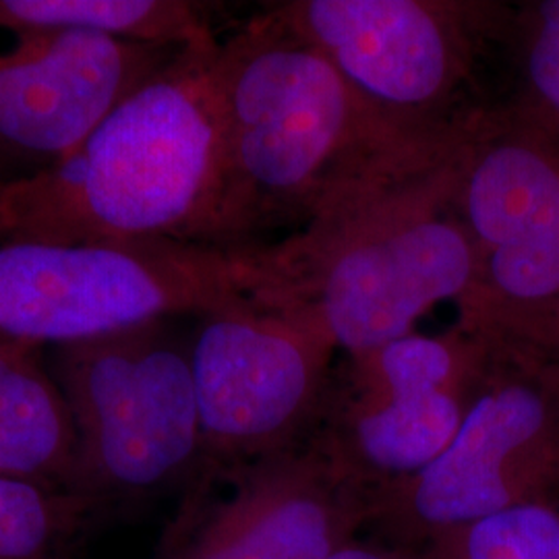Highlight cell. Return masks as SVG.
Listing matches in <instances>:
<instances>
[{
	"label": "cell",
	"mask_w": 559,
	"mask_h": 559,
	"mask_svg": "<svg viewBox=\"0 0 559 559\" xmlns=\"http://www.w3.org/2000/svg\"><path fill=\"white\" fill-rule=\"evenodd\" d=\"M218 44L182 48L59 164L2 185L0 245H216L224 173Z\"/></svg>",
	"instance_id": "cell-2"
},
{
	"label": "cell",
	"mask_w": 559,
	"mask_h": 559,
	"mask_svg": "<svg viewBox=\"0 0 559 559\" xmlns=\"http://www.w3.org/2000/svg\"><path fill=\"white\" fill-rule=\"evenodd\" d=\"M98 506L64 487L0 477V559H71Z\"/></svg>",
	"instance_id": "cell-15"
},
{
	"label": "cell",
	"mask_w": 559,
	"mask_h": 559,
	"mask_svg": "<svg viewBox=\"0 0 559 559\" xmlns=\"http://www.w3.org/2000/svg\"><path fill=\"white\" fill-rule=\"evenodd\" d=\"M158 559H328L373 522V491L311 440L265 459L212 466Z\"/></svg>",
	"instance_id": "cell-10"
},
{
	"label": "cell",
	"mask_w": 559,
	"mask_h": 559,
	"mask_svg": "<svg viewBox=\"0 0 559 559\" xmlns=\"http://www.w3.org/2000/svg\"><path fill=\"white\" fill-rule=\"evenodd\" d=\"M78 438L46 350L0 336V477L73 491Z\"/></svg>",
	"instance_id": "cell-13"
},
{
	"label": "cell",
	"mask_w": 559,
	"mask_h": 559,
	"mask_svg": "<svg viewBox=\"0 0 559 559\" xmlns=\"http://www.w3.org/2000/svg\"><path fill=\"white\" fill-rule=\"evenodd\" d=\"M48 350L78 438L73 491L102 503L201 473L189 348L164 323Z\"/></svg>",
	"instance_id": "cell-6"
},
{
	"label": "cell",
	"mask_w": 559,
	"mask_h": 559,
	"mask_svg": "<svg viewBox=\"0 0 559 559\" xmlns=\"http://www.w3.org/2000/svg\"><path fill=\"white\" fill-rule=\"evenodd\" d=\"M487 332L520 340L559 362V302L537 313L503 321L496 328H487Z\"/></svg>",
	"instance_id": "cell-18"
},
{
	"label": "cell",
	"mask_w": 559,
	"mask_h": 559,
	"mask_svg": "<svg viewBox=\"0 0 559 559\" xmlns=\"http://www.w3.org/2000/svg\"><path fill=\"white\" fill-rule=\"evenodd\" d=\"M336 355L321 332L251 297L200 318L189 360L203 468L265 459L309 440Z\"/></svg>",
	"instance_id": "cell-9"
},
{
	"label": "cell",
	"mask_w": 559,
	"mask_h": 559,
	"mask_svg": "<svg viewBox=\"0 0 559 559\" xmlns=\"http://www.w3.org/2000/svg\"><path fill=\"white\" fill-rule=\"evenodd\" d=\"M216 80L224 173L214 242L222 247L297 230L385 154L436 131L385 119L272 11L218 44Z\"/></svg>",
	"instance_id": "cell-3"
},
{
	"label": "cell",
	"mask_w": 559,
	"mask_h": 559,
	"mask_svg": "<svg viewBox=\"0 0 559 559\" xmlns=\"http://www.w3.org/2000/svg\"><path fill=\"white\" fill-rule=\"evenodd\" d=\"M0 32H87L175 48L216 40L205 9L185 0H0Z\"/></svg>",
	"instance_id": "cell-14"
},
{
	"label": "cell",
	"mask_w": 559,
	"mask_h": 559,
	"mask_svg": "<svg viewBox=\"0 0 559 559\" xmlns=\"http://www.w3.org/2000/svg\"><path fill=\"white\" fill-rule=\"evenodd\" d=\"M419 559H559V500L493 514L427 543Z\"/></svg>",
	"instance_id": "cell-16"
},
{
	"label": "cell",
	"mask_w": 559,
	"mask_h": 559,
	"mask_svg": "<svg viewBox=\"0 0 559 559\" xmlns=\"http://www.w3.org/2000/svg\"><path fill=\"white\" fill-rule=\"evenodd\" d=\"M487 334V365L454 440L419 475L373 489V522L400 537L429 543L512 508L559 500V362Z\"/></svg>",
	"instance_id": "cell-5"
},
{
	"label": "cell",
	"mask_w": 559,
	"mask_h": 559,
	"mask_svg": "<svg viewBox=\"0 0 559 559\" xmlns=\"http://www.w3.org/2000/svg\"><path fill=\"white\" fill-rule=\"evenodd\" d=\"M479 110L385 154L276 242L253 245L251 299L311 325L342 357L404 338L466 297L479 249L459 212Z\"/></svg>",
	"instance_id": "cell-1"
},
{
	"label": "cell",
	"mask_w": 559,
	"mask_h": 559,
	"mask_svg": "<svg viewBox=\"0 0 559 559\" xmlns=\"http://www.w3.org/2000/svg\"><path fill=\"white\" fill-rule=\"evenodd\" d=\"M489 344L485 330L459 321L344 357L309 440L371 491L419 475L459 433Z\"/></svg>",
	"instance_id": "cell-8"
},
{
	"label": "cell",
	"mask_w": 559,
	"mask_h": 559,
	"mask_svg": "<svg viewBox=\"0 0 559 559\" xmlns=\"http://www.w3.org/2000/svg\"><path fill=\"white\" fill-rule=\"evenodd\" d=\"M328 559H408L402 558L400 554H388L383 549H376V547H367V545H360V543H350L346 547H342L340 551H336L332 558Z\"/></svg>",
	"instance_id": "cell-19"
},
{
	"label": "cell",
	"mask_w": 559,
	"mask_h": 559,
	"mask_svg": "<svg viewBox=\"0 0 559 559\" xmlns=\"http://www.w3.org/2000/svg\"><path fill=\"white\" fill-rule=\"evenodd\" d=\"M362 100L408 129L468 119V85L487 41L510 32L496 2L290 0L270 9Z\"/></svg>",
	"instance_id": "cell-7"
},
{
	"label": "cell",
	"mask_w": 559,
	"mask_h": 559,
	"mask_svg": "<svg viewBox=\"0 0 559 559\" xmlns=\"http://www.w3.org/2000/svg\"><path fill=\"white\" fill-rule=\"evenodd\" d=\"M180 50L87 32L13 36L0 48V187L59 164Z\"/></svg>",
	"instance_id": "cell-11"
},
{
	"label": "cell",
	"mask_w": 559,
	"mask_h": 559,
	"mask_svg": "<svg viewBox=\"0 0 559 559\" xmlns=\"http://www.w3.org/2000/svg\"><path fill=\"white\" fill-rule=\"evenodd\" d=\"M512 32L522 57V92L512 106L559 135V0L526 4Z\"/></svg>",
	"instance_id": "cell-17"
},
{
	"label": "cell",
	"mask_w": 559,
	"mask_h": 559,
	"mask_svg": "<svg viewBox=\"0 0 559 559\" xmlns=\"http://www.w3.org/2000/svg\"><path fill=\"white\" fill-rule=\"evenodd\" d=\"M251 247L195 240L2 242L0 336L40 348L108 338L251 297Z\"/></svg>",
	"instance_id": "cell-4"
},
{
	"label": "cell",
	"mask_w": 559,
	"mask_h": 559,
	"mask_svg": "<svg viewBox=\"0 0 559 559\" xmlns=\"http://www.w3.org/2000/svg\"><path fill=\"white\" fill-rule=\"evenodd\" d=\"M459 212L477 249H559V135L516 106L480 108L471 129Z\"/></svg>",
	"instance_id": "cell-12"
}]
</instances>
